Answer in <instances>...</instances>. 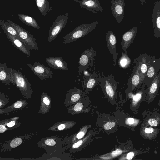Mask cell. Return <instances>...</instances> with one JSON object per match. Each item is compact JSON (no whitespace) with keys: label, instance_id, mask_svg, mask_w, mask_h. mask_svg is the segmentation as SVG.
I'll use <instances>...</instances> for the list:
<instances>
[{"label":"cell","instance_id":"8","mask_svg":"<svg viewBox=\"0 0 160 160\" xmlns=\"http://www.w3.org/2000/svg\"><path fill=\"white\" fill-rule=\"evenodd\" d=\"M151 58L147 53H143L141 54L134 60L133 63L139 67L140 76L142 83L150 65Z\"/></svg>","mask_w":160,"mask_h":160},{"label":"cell","instance_id":"26","mask_svg":"<svg viewBox=\"0 0 160 160\" xmlns=\"http://www.w3.org/2000/svg\"><path fill=\"white\" fill-rule=\"evenodd\" d=\"M100 79L96 74H91L89 76H86L82 82L86 83L85 84L87 88L91 89L100 82Z\"/></svg>","mask_w":160,"mask_h":160},{"label":"cell","instance_id":"25","mask_svg":"<svg viewBox=\"0 0 160 160\" xmlns=\"http://www.w3.org/2000/svg\"><path fill=\"white\" fill-rule=\"evenodd\" d=\"M27 103L25 100H18L5 109H1L0 114L19 110L26 106Z\"/></svg>","mask_w":160,"mask_h":160},{"label":"cell","instance_id":"32","mask_svg":"<svg viewBox=\"0 0 160 160\" xmlns=\"http://www.w3.org/2000/svg\"><path fill=\"white\" fill-rule=\"evenodd\" d=\"M18 118V117H15L12 118L9 121L8 120V123H6V125L8 128L13 127L16 124V120Z\"/></svg>","mask_w":160,"mask_h":160},{"label":"cell","instance_id":"46","mask_svg":"<svg viewBox=\"0 0 160 160\" xmlns=\"http://www.w3.org/2000/svg\"></svg>","mask_w":160,"mask_h":160},{"label":"cell","instance_id":"11","mask_svg":"<svg viewBox=\"0 0 160 160\" xmlns=\"http://www.w3.org/2000/svg\"><path fill=\"white\" fill-rule=\"evenodd\" d=\"M133 69L132 71L131 75L129 78L128 85V88L131 91L140 88L142 86V82L140 76L139 67L134 64Z\"/></svg>","mask_w":160,"mask_h":160},{"label":"cell","instance_id":"33","mask_svg":"<svg viewBox=\"0 0 160 160\" xmlns=\"http://www.w3.org/2000/svg\"><path fill=\"white\" fill-rule=\"evenodd\" d=\"M139 121V120L135 119L132 118H129L127 119V122L130 125H137Z\"/></svg>","mask_w":160,"mask_h":160},{"label":"cell","instance_id":"15","mask_svg":"<svg viewBox=\"0 0 160 160\" xmlns=\"http://www.w3.org/2000/svg\"><path fill=\"white\" fill-rule=\"evenodd\" d=\"M106 40L108 48L111 54L113 56L114 64L115 66L118 53L116 51L117 41L116 36L112 31L108 30L106 33Z\"/></svg>","mask_w":160,"mask_h":160},{"label":"cell","instance_id":"3","mask_svg":"<svg viewBox=\"0 0 160 160\" xmlns=\"http://www.w3.org/2000/svg\"><path fill=\"white\" fill-rule=\"evenodd\" d=\"M7 22L16 30L22 41L29 49L38 50V45L32 34L11 20L8 19Z\"/></svg>","mask_w":160,"mask_h":160},{"label":"cell","instance_id":"18","mask_svg":"<svg viewBox=\"0 0 160 160\" xmlns=\"http://www.w3.org/2000/svg\"><path fill=\"white\" fill-rule=\"evenodd\" d=\"M138 27L134 26L123 34L121 39V46L123 50L125 51L133 43L137 32Z\"/></svg>","mask_w":160,"mask_h":160},{"label":"cell","instance_id":"21","mask_svg":"<svg viewBox=\"0 0 160 160\" xmlns=\"http://www.w3.org/2000/svg\"><path fill=\"white\" fill-rule=\"evenodd\" d=\"M148 91V88H145V87L142 86L140 89H138L135 94H132V92L129 93L128 95L131 96L132 98L133 107H136L140 105L141 102L145 99Z\"/></svg>","mask_w":160,"mask_h":160},{"label":"cell","instance_id":"38","mask_svg":"<svg viewBox=\"0 0 160 160\" xmlns=\"http://www.w3.org/2000/svg\"><path fill=\"white\" fill-rule=\"evenodd\" d=\"M122 152V150L119 149H117L112 151L111 153L112 156L113 157L118 156L121 154Z\"/></svg>","mask_w":160,"mask_h":160},{"label":"cell","instance_id":"13","mask_svg":"<svg viewBox=\"0 0 160 160\" xmlns=\"http://www.w3.org/2000/svg\"><path fill=\"white\" fill-rule=\"evenodd\" d=\"M101 84L103 87L106 94L112 98L115 94V88L118 82L111 76H104L100 79Z\"/></svg>","mask_w":160,"mask_h":160},{"label":"cell","instance_id":"12","mask_svg":"<svg viewBox=\"0 0 160 160\" xmlns=\"http://www.w3.org/2000/svg\"><path fill=\"white\" fill-rule=\"evenodd\" d=\"M160 86V72L155 77L149 86L144 100L146 101L149 104L154 100L159 91Z\"/></svg>","mask_w":160,"mask_h":160},{"label":"cell","instance_id":"41","mask_svg":"<svg viewBox=\"0 0 160 160\" xmlns=\"http://www.w3.org/2000/svg\"><path fill=\"white\" fill-rule=\"evenodd\" d=\"M82 140H79L74 144L72 146V147L73 148H77L79 147L82 143Z\"/></svg>","mask_w":160,"mask_h":160},{"label":"cell","instance_id":"24","mask_svg":"<svg viewBox=\"0 0 160 160\" xmlns=\"http://www.w3.org/2000/svg\"><path fill=\"white\" fill-rule=\"evenodd\" d=\"M18 16L19 19L26 25L39 29L40 27L36 20L33 17L22 14H18Z\"/></svg>","mask_w":160,"mask_h":160},{"label":"cell","instance_id":"14","mask_svg":"<svg viewBox=\"0 0 160 160\" xmlns=\"http://www.w3.org/2000/svg\"><path fill=\"white\" fill-rule=\"evenodd\" d=\"M3 30L8 40L15 47L26 55L28 57L31 56L30 49L23 43L21 40L11 35L6 30Z\"/></svg>","mask_w":160,"mask_h":160},{"label":"cell","instance_id":"16","mask_svg":"<svg viewBox=\"0 0 160 160\" xmlns=\"http://www.w3.org/2000/svg\"><path fill=\"white\" fill-rule=\"evenodd\" d=\"M12 69L8 67L5 63L0 64V80L2 83L7 85L14 84Z\"/></svg>","mask_w":160,"mask_h":160},{"label":"cell","instance_id":"22","mask_svg":"<svg viewBox=\"0 0 160 160\" xmlns=\"http://www.w3.org/2000/svg\"><path fill=\"white\" fill-rule=\"evenodd\" d=\"M51 101L50 97L46 93L43 92L41 95V105L39 113L44 114L49 112L51 108Z\"/></svg>","mask_w":160,"mask_h":160},{"label":"cell","instance_id":"36","mask_svg":"<svg viewBox=\"0 0 160 160\" xmlns=\"http://www.w3.org/2000/svg\"><path fill=\"white\" fill-rule=\"evenodd\" d=\"M44 143L46 145L50 146H54L56 144L55 140L52 138H48L46 139Z\"/></svg>","mask_w":160,"mask_h":160},{"label":"cell","instance_id":"34","mask_svg":"<svg viewBox=\"0 0 160 160\" xmlns=\"http://www.w3.org/2000/svg\"><path fill=\"white\" fill-rule=\"evenodd\" d=\"M115 125L114 122H108L104 126V128L106 130H108L111 129Z\"/></svg>","mask_w":160,"mask_h":160},{"label":"cell","instance_id":"6","mask_svg":"<svg viewBox=\"0 0 160 160\" xmlns=\"http://www.w3.org/2000/svg\"><path fill=\"white\" fill-rule=\"evenodd\" d=\"M96 52L93 48L85 50L81 55L79 61L78 71L79 74L87 68L93 65Z\"/></svg>","mask_w":160,"mask_h":160},{"label":"cell","instance_id":"23","mask_svg":"<svg viewBox=\"0 0 160 160\" xmlns=\"http://www.w3.org/2000/svg\"><path fill=\"white\" fill-rule=\"evenodd\" d=\"M36 4L42 15L45 16L48 13L52 10L48 0H35Z\"/></svg>","mask_w":160,"mask_h":160},{"label":"cell","instance_id":"37","mask_svg":"<svg viewBox=\"0 0 160 160\" xmlns=\"http://www.w3.org/2000/svg\"><path fill=\"white\" fill-rule=\"evenodd\" d=\"M82 104L81 103L79 102L75 105L73 108V109L76 112H79L82 109Z\"/></svg>","mask_w":160,"mask_h":160},{"label":"cell","instance_id":"29","mask_svg":"<svg viewBox=\"0 0 160 160\" xmlns=\"http://www.w3.org/2000/svg\"><path fill=\"white\" fill-rule=\"evenodd\" d=\"M160 124V117L156 116L155 117L149 118L146 120L142 124V125L156 127Z\"/></svg>","mask_w":160,"mask_h":160},{"label":"cell","instance_id":"43","mask_svg":"<svg viewBox=\"0 0 160 160\" xmlns=\"http://www.w3.org/2000/svg\"><path fill=\"white\" fill-rule=\"evenodd\" d=\"M141 2L142 4V5L146 2V0H139Z\"/></svg>","mask_w":160,"mask_h":160},{"label":"cell","instance_id":"7","mask_svg":"<svg viewBox=\"0 0 160 160\" xmlns=\"http://www.w3.org/2000/svg\"><path fill=\"white\" fill-rule=\"evenodd\" d=\"M27 65L33 74L41 80L52 78L54 76L53 73L50 68L40 62L36 61L33 64H28Z\"/></svg>","mask_w":160,"mask_h":160},{"label":"cell","instance_id":"45","mask_svg":"<svg viewBox=\"0 0 160 160\" xmlns=\"http://www.w3.org/2000/svg\"><path fill=\"white\" fill-rule=\"evenodd\" d=\"M20 1H23L24 0H19Z\"/></svg>","mask_w":160,"mask_h":160},{"label":"cell","instance_id":"4","mask_svg":"<svg viewBox=\"0 0 160 160\" xmlns=\"http://www.w3.org/2000/svg\"><path fill=\"white\" fill-rule=\"evenodd\" d=\"M68 13L59 15L54 20L49 31L48 41H53L65 27L69 19Z\"/></svg>","mask_w":160,"mask_h":160},{"label":"cell","instance_id":"30","mask_svg":"<svg viewBox=\"0 0 160 160\" xmlns=\"http://www.w3.org/2000/svg\"><path fill=\"white\" fill-rule=\"evenodd\" d=\"M9 101L8 97L5 96L3 93L0 92V107H4Z\"/></svg>","mask_w":160,"mask_h":160},{"label":"cell","instance_id":"39","mask_svg":"<svg viewBox=\"0 0 160 160\" xmlns=\"http://www.w3.org/2000/svg\"><path fill=\"white\" fill-rule=\"evenodd\" d=\"M135 154V153L134 152H130L127 154L126 158L128 160H131L134 157Z\"/></svg>","mask_w":160,"mask_h":160},{"label":"cell","instance_id":"44","mask_svg":"<svg viewBox=\"0 0 160 160\" xmlns=\"http://www.w3.org/2000/svg\"><path fill=\"white\" fill-rule=\"evenodd\" d=\"M158 105L159 107H160V98L158 103Z\"/></svg>","mask_w":160,"mask_h":160},{"label":"cell","instance_id":"17","mask_svg":"<svg viewBox=\"0 0 160 160\" xmlns=\"http://www.w3.org/2000/svg\"><path fill=\"white\" fill-rule=\"evenodd\" d=\"M46 62L53 68L62 71L68 70V64L62 56L49 57L45 59Z\"/></svg>","mask_w":160,"mask_h":160},{"label":"cell","instance_id":"28","mask_svg":"<svg viewBox=\"0 0 160 160\" xmlns=\"http://www.w3.org/2000/svg\"><path fill=\"white\" fill-rule=\"evenodd\" d=\"M131 63V60L127 54V51L122 52V56L118 60V64L120 67L123 68H128Z\"/></svg>","mask_w":160,"mask_h":160},{"label":"cell","instance_id":"40","mask_svg":"<svg viewBox=\"0 0 160 160\" xmlns=\"http://www.w3.org/2000/svg\"><path fill=\"white\" fill-rule=\"evenodd\" d=\"M6 128L5 127V124L1 122L0 125V133H3L6 130Z\"/></svg>","mask_w":160,"mask_h":160},{"label":"cell","instance_id":"35","mask_svg":"<svg viewBox=\"0 0 160 160\" xmlns=\"http://www.w3.org/2000/svg\"><path fill=\"white\" fill-rule=\"evenodd\" d=\"M80 98V95L78 93H73L71 95L70 100L72 102L78 101Z\"/></svg>","mask_w":160,"mask_h":160},{"label":"cell","instance_id":"42","mask_svg":"<svg viewBox=\"0 0 160 160\" xmlns=\"http://www.w3.org/2000/svg\"><path fill=\"white\" fill-rule=\"evenodd\" d=\"M84 134V132H83L81 131L77 135V138L78 139H80L83 137Z\"/></svg>","mask_w":160,"mask_h":160},{"label":"cell","instance_id":"10","mask_svg":"<svg viewBox=\"0 0 160 160\" xmlns=\"http://www.w3.org/2000/svg\"><path fill=\"white\" fill-rule=\"evenodd\" d=\"M111 9L112 15L118 23H120L124 18V0H111Z\"/></svg>","mask_w":160,"mask_h":160},{"label":"cell","instance_id":"27","mask_svg":"<svg viewBox=\"0 0 160 160\" xmlns=\"http://www.w3.org/2000/svg\"><path fill=\"white\" fill-rule=\"evenodd\" d=\"M0 25L2 29L6 30L11 35L21 40L16 30L8 22L1 19L0 20Z\"/></svg>","mask_w":160,"mask_h":160},{"label":"cell","instance_id":"19","mask_svg":"<svg viewBox=\"0 0 160 160\" xmlns=\"http://www.w3.org/2000/svg\"><path fill=\"white\" fill-rule=\"evenodd\" d=\"M79 2L81 8L86 9L93 13H97L96 11L103 10L98 0H74Z\"/></svg>","mask_w":160,"mask_h":160},{"label":"cell","instance_id":"31","mask_svg":"<svg viewBox=\"0 0 160 160\" xmlns=\"http://www.w3.org/2000/svg\"><path fill=\"white\" fill-rule=\"evenodd\" d=\"M22 142V139L20 138H17L13 140L10 143V146L12 148L17 147L21 144Z\"/></svg>","mask_w":160,"mask_h":160},{"label":"cell","instance_id":"2","mask_svg":"<svg viewBox=\"0 0 160 160\" xmlns=\"http://www.w3.org/2000/svg\"><path fill=\"white\" fill-rule=\"evenodd\" d=\"M14 79L13 85L19 89L20 93L26 98H31L32 94V88L31 83L25 76L19 71L12 69Z\"/></svg>","mask_w":160,"mask_h":160},{"label":"cell","instance_id":"20","mask_svg":"<svg viewBox=\"0 0 160 160\" xmlns=\"http://www.w3.org/2000/svg\"><path fill=\"white\" fill-rule=\"evenodd\" d=\"M159 129L152 126L142 125L140 129V135L145 139L152 140L155 138L159 133Z\"/></svg>","mask_w":160,"mask_h":160},{"label":"cell","instance_id":"5","mask_svg":"<svg viewBox=\"0 0 160 160\" xmlns=\"http://www.w3.org/2000/svg\"><path fill=\"white\" fill-rule=\"evenodd\" d=\"M160 69V57L157 58L153 56L151 59L150 65L148 68L145 78L142 81V86L148 88Z\"/></svg>","mask_w":160,"mask_h":160},{"label":"cell","instance_id":"9","mask_svg":"<svg viewBox=\"0 0 160 160\" xmlns=\"http://www.w3.org/2000/svg\"><path fill=\"white\" fill-rule=\"evenodd\" d=\"M152 9V22L154 32V37H160V0L153 2Z\"/></svg>","mask_w":160,"mask_h":160},{"label":"cell","instance_id":"1","mask_svg":"<svg viewBox=\"0 0 160 160\" xmlns=\"http://www.w3.org/2000/svg\"><path fill=\"white\" fill-rule=\"evenodd\" d=\"M99 22L95 21L89 24L78 25L63 38L64 44L74 42L92 32L96 28Z\"/></svg>","mask_w":160,"mask_h":160}]
</instances>
